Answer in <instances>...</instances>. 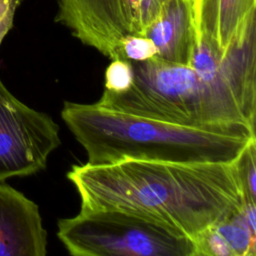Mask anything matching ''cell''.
Instances as JSON below:
<instances>
[{
  "mask_svg": "<svg viewBox=\"0 0 256 256\" xmlns=\"http://www.w3.org/2000/svg\"><path fill=\"white\" fill-rule=\"evenodd\" d=\"M47 232L38 205L0 183V256H45Z\"/></svg>",
  "mask_w": 256,
  "mask_h": 256,
  "instance_id": "obj_7",
  "label": "cell"
},
{
  "mask_svg": "<svg viewBox=\"0 0 256 256\" xmlns=\"http://www.w3.org/2000/svg\"><path fill=\"white\" fill-rule=\"evenodd\" d=\"M130 35H141L139 0H121Z\"/></svg>",
  "mask_w": 256,
  "mask_h": 256,
  "instance_id": "obj_16",
  "label": "cell"
},
{
  "mask_svg": "<svg viewBox=\"0 0 256 256\" xmlns=\"http://www.w3.org/2000/svg\"><path fill=\"white\" fill-rule=\"evenodd\" d=\"M157 49L154 43L145 36L128 35L121 44V56L124 60L145 61L155 57Z\"/></svg>",
  "mask_w": 256,
  "mask_h": 256,
  "instance_id": "obj_13",
  "label": "cell"
},
{
  "mask_svg": "<svg viewBox=\"0 0 256 256\" xmlns=\"http://www.w3.org/2000/svg\"><path fill=\"white\" fill-rule=\"evenodd\" d=\"M215 228L230 247L233 256H255L256 232L252 231L244 221L241 209L215 225Z\"/></svg>",
  "mask_w": 256,
  "mask_h": 256,
  "instance_id": "obj_10",
  "label": "cell"
},
{
  "mask_svg": "<svg viewBox=\"0 0 256 256\" xmlns=\"http://www.w3.org/2000/svg\"><path fill=\"white\" fill-rule=\"evenodd\" d=\"M22 0H0V44L13 26L14 16Z\"/></svg>",
  "mask_w": 256,
  "mask_h": 256,
  "instance_id": "obj_15",
  "label": "cell"
},
{
  "mask_svg": "<svg viewBox=\"0 0 256 256\" xmlns=\"http://www.w3.org/2000/svg\"><path fill=\"white\" fill-rule=\"evenodd\" d=\"M168 0H139L141 36L160 16Z\"/></svg>",
  "mask_w": 256,
  "mask_h": 256,
  "instance_id": "obj_14",
  "label": "cell"
},
{
  "mask_svg": "<svg viewBox=\"0 0 256 256\" xmlns=\"http://www.w3.org/2000/svg\"><path fill=\"white\" fill-rule=\"evenodd\" d=\"M56 21L74 37L107 58L122 59L121 44L130 35L121 0H58Z\"/></svg>",
  "mask_w": 256,
  "mask_h": 256,
  "instance_id": "obj_6",
  "label": "cell"
},
{
  "mask_svg": "<svg viewBox=\"0 0 256 256\" xmlns=\"http://www.w3.org/2000/svg\"><path fill=\"white\" fill-rule=\"evenodd\" d=\"M256 0H193L196 35L206 38L225 56L255 16Z\"/></svg>",
  "mask_w": 256,
  "mask_h": 256,
  "instance_id": "obj_9",
  "label": "cell"
},
{
  "mask_svg": "<svg viewBox=\"0 0 256 256\" xmlns=\"http://www.w3.org/2000/svg\"><path fill=\"white\" fill-rule=\"evenodd\" d=\"M61 118L91 165L124 160L233 162L256 139L254 129H201L65 101Z\"/></svg>",
  "mask_w": 256,
  "mask_h": 256,
  "instance_id": "obj_2",
  "label": "cell"
},
{
  "mask_svg": "<svg viewBox=\"0 0 256 256\" xmlns=\"http://www.w3.org/2000/svg\"><path fill=\"white\" fill-rule=\"evenodd\" d=\"M237 159L206 163H85L73 165L66 176L80 197V208L131 212L194 240L244 205Z\"/></svg>",
  "mask_w": 256,
  "mask_h": 256,
  "instance_id": "obj_1",
  "label": "cell"
},
{
  "mask_svg": "<svg viewBox=\"0 0 256 256\" xmlns=\"http://www.w3.org/2000/svg\"><path fill=\"white\" fill-rule=\"evenodd\" d=\"M60 144L59 125L18 100L0 80V182L44 170Z\"/></svg>",
  "mask_w": 256,
  "mask_h": 256,
  "instance_id": "obj_5",
  "label": "cell"
},
{
  "mask_svg": "<svg viewBox=\"0 0 256 256\" xmlns=\"http://www.w3.org/2000/svg\"><path fill=\"white\" fill-rule=\"evenodd\" d=\"M57 237L74 256H196L190 237L118 209L80 208L58 220Z\"/></svg>",
  "mask_w": 256,
  "mask_h": 256,
  "instance_id": "obj_4",
  "label": "cell"
},
{
  "mask_svg": "<svg viewBox=\"0 0 256 256\" xmlns=\"http://www.w3.org/2000/svg\"><path fill=\"white\" fill-rule=\"evenodd\" d=\"M130 62L129 89L121 93L104 89L96 104L193 128L255 130L256 87L230 75L204 74L156 57Z\"/></svg>",
  "mask_w": 256,
  "mask_h": 256,
  "instance_id": "obj_3",
  "label": "cell"
},
{
  "mask_svg": "<svg viewBox=\"0 0 256 256\" xmlns=\"http://www.w3.org/2000/svg\"><path fill=\"white\" fill-rule=\"evenodd\" d=\"M157 49L156 58L190 65L196 44L193 0H168L159 18L144 32Z\"/></svg>",
  "mask_w": 256,
  "mask_h": 256,
  "instance_id": "obj_8",
  "label": "cell"
},
{
  "mask_svg": "<svg viewBox=\"0 0 256 256\" xmlns=\"http://www.w3.org/2000/svg\"><path fill=\"white\" fill-rule=\"evenodd\" d=\"M245 202H256V139L251 141L237 159Z\"/></svg>",
  "mask_w": 256,
  "mask_h": 256,
  "instance_id": "obj_11",
  "label": "cell"
},
{
  "mask_svg": "<svg viewBox=\"0 0 256 256\" xmlns=\"http://www.w3.org/2000/svg\"><path fill=\"white\" fill-rule=\"evenodd\" d=\"M133 82V67L129 60L113 59L105 70L104 89L121 93L129 89Z\"/></svg>",
  "mask_w": 256,
  "mask_h": 256,
  "instance_id": "obj_12",
  "label": "cell"
}]
</instances>
